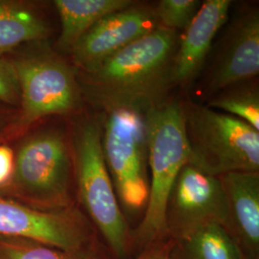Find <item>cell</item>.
<instances>
[{
	"label": "cell",
	"instance_id": "6da1fadb",
	"mask_svg": "<svg viewBox=\"0 0 259 259\" xmlns=\"http://www.w3.org/2000/svg\"><path fill=\"white\" fill-rule=\"evenodd\" d=\"M179 32L157 27L87 72H77L84 102L99 112L145 113L169 98Z\"/></svg>",
	"mask_w": 259,
	"mask_h": 259
},
{
	"label": "cell",
	"instance_id": "7a4b0ae2",
	"mask_svg": "<svg viewBox=\"0 0 259 259\" xmlns=\"http://www.w3.org/2000/svg\"><path fill=\"white\" fill-rule=\"evenodd\" d=\"M11 145L15 170L5 197L40 211L77 204L70 119L42 121Z\"/></svg>",
	"mask_w": 259,
	"mask_h": 259
},
{
	"label": "cell",
	"instance_id": "3957f363",
	"mask_svg": "<svg viewBox=\"0 0 259 259\" xmlns=\"http://www.w3.org/2000/svg\"><path fill=\"white\" fill-rule=\"evenodd\" d=\"M19 85V105L0 143L13 144L49 118L72 119L83 111L77 70L47 40L30 44L7 56Z\"/></svg>",
	"mask_w": 259,
	"mask_h": 259
},
{
	"label": "cell",
	"instance_id": "277c9868",
	"mask_svg": "<svg viewBox=\"0 0 259 259\" xmlns=\"http://www.w3.org/2000/svg\"><path fill=\"white\" fill-rule=\"evenodd\" d=\"M77 204L93 224L111 259L137 253L133 229L121 209L102 148L101 113L70 119Z\"/></svg>",
	"mask_w": 259,
	"mask_h": 259
},
{
	"label": "cell",
	"instance_id": "5b68a950",
	"mask_svg": "<svg viewBox=\"0 0 259 259\" xmlns=\"http://www.w3.org/2000/svg\"><path fill=\"white\" fill-rule=\"evenodd\" d=\"M148 144L149 199L133 237L138 252L149 243L167 238V200L181 169L189 162V150L177 99L168 98L144 113Z\"/></svg>",
	"mask_w": 259,
	"mask_h": 259
},
{
	"label": "cell",
	"instance_id": "8992f818",
	"mask_svg": "<svg viewBox=\"0 0 259 259\" xmlns=\"http://www.w3.org/2000/svg\"><path fill=\"white\" fill-rule=\"evenodd\" d=\"M190 164L213 176L259 172V132L204 104L179 100Z\"/></svg>",
	"mask_w": 259,
	"mask_h": 259
},
{
	"label": "cell",
	"instance_id": "52a82bcc",
	"mask_svg": "<svg viewBox=\"0 0 259 259\" xmlns=\"http://www.w3.org/2000/svg\"><path fill=\"white\" fill-rule=\"evenodd\" d=\"M100 113L103 154L121 209L128 221L142 218L150 188L144 113L132 109Z\"/></svg>",
	"mask_w": 259,
	"mask_h": 259
},
{
	"label": "cell",
	"instance_id": "ba28073f",
	"mask_svg": "<svg viewBox=\"0 0 259 259\" xmlns=\"http://www.w3.org/2000/svg\"><path fill=\"white\" fill-rule=\"evenodd\" d=\"M0 235L24 237L65 250L104 246L78 204L62 210L40 211L2 195Z\"/></svg>",
	"mask_w": 259,
	"mask_h": 259
},
{
	"label": "cell",
	"instance_id": "9c48e42d",
	"mask_svg": "<svg viewBox=\"0 0 259 259\" xmlns=\"http://www.w3.org/2000/svg\"><path fill=\"white\" fill-rule=\"evenodd\" d=\"M225 26L202 72L204 78L199 90L205 100L231 84L258 77V8L241 10Z\"/></svg>",
	"mask_w": 259,
	"mask_h": 259
},
{
	"label": "cell",
	"instance_id": "30bf717a",
	"mask_svg": "<svg viewBox=\"0 0 259 259\" xmlns=\"http://www.w3.org/2000/svg\"><path fill=\"white\" fill-rule=\"evenodd\" d=\"M227 217V199L219 177L186 163L168 196L167 236L178 240L210 224L224 226Z\"/></svg>",
	"mask_w": 259,
	"mask_h": 259
},
{
	"label": "cell",
	"instance_id": "8fae6325",
	"mask_svg": "<svg viewBox=\"0 0 259 259\" xmlns=\"http://www.w3.org/2000/svg\"><path fill=\"white\" fill-rule=\"evenodd\" d=\"M157 27L154 5L134 1L100 19L83 35L70 54L71 64L77 72L90 71Z\"/></svg>",
	"mask_w": 259,
	"mask_h": 259
},
{
	"label": "cell",
	"instance_id": "7c38bea8",
	"mask_svg": "<svg viewBox=\"0 0 259 259\" xmlns=\"http://www.w3.org/2000/svg\"><path fill=\"white\" fill-rule=\"evenodd\" d=\"M232 6V0H204L188 26L179 33L172 68L174 88L186 91L201 77Z\"/></svg>",
	"mask_w": 259,
	"mask_h": 259
},
{
	"label": "cell",
	"instance_id": "4fadbf2b",
	"mask_svg": "<svg viewBox=\"0 0 259 259\" xmlns=\"http://www.w3.org/2000/svg\"><path fill=\"white\" fill-rule=\"evenodd\" d=\"M228 204L224 229L246 259H259V172L219 176Z\"/></svg>",
	"mask_w": 259,
	"mask_h": 259
},
{
	"label": "cell",
	"instance_id": "5bb4252c",
	"mask_svg": "<svg viewBox=\"0 0 259 259\" xmlns=\"http://www.w3.org/2000/svg\"><path fill=\"white\" fill-rule=\"evenodd\" d=\"M51 27L38 5L25 0H0V58L30 44L48 40Z\"/></svg>",
	"mask_w": 259,
	"mask_h": 259
},
{
	"label": "cell",
	"instance_id": "9a60e30c",
	"mask_svg": "<svg viewBox=\"0 0 259 259\" xmlns=\"http://www.w3.org/2000/svg\"><path fill=\"white\" fill-rule=\"evenodd\" d=\"M133 0H55L61 31L56 41V50L70 55L83 35L100 19L131 5Z\"/></svg>",
	"mask_w": 259,
	"mask_h": 259
},
{
	"label": "cell",
	"instance_id": "2e32d148",
	"mask_svg": "<svg viewBox=\"0 0 259 259\" xmlns=\"http://www.w3.org/2000/svg\"><path fill=\"white\" fill-rule=\"evenodd\" d=\"M172 259H246L222 225L210 224L174 240Z\"/></svg>",
	"mask_w": 259,
	"mask_h": 259
},
{
	"label": "cell",
	"instance_id": "e0dca14e",
	"mask_svg": "<svg viewBox=\"0 0 259 259\" xmlns=\"http://www.w3.org/2000/svg\"><path fill=\"white\" fill-rule=\"evenodd\" d=\"M205 106L248 123L259 132L258 79L233 83L205 100Z\"/></svg>",
	"mask_w": 259,
	"mask_h": 259
},
{
	"label": "cell",
	"instance_id": "ac0fdd59",
	"mask_svg": "<svg viewBox=\"0 0 259 259\" xmlns=\"http://www.w3.org/2000/svg\"><path fill=\"white\" fill-rule=\"evenodd\" d=\"M0 259H111L106 247L65 250L38 241L0 235Z\"/></svg>",
	"mask_w": 259,
	"mask_h": 259
},
{
	"label": "cell",
	"instance_id": "d6986e66",
	"mask_svg": "<svg viewBox=\"0 0 259 259\" xmlns=\"http://www.w3.org/2000/svg\"><path fill=\"white\" fill-rule=\"evenodd\" d=\"M201 0H159L154 5L160 27L182 32L202 6Z\"/></svg>",
	"mask_w": 259,
	"mask_h": 259
},
{
	"label": "cell",
	"instance_id": "ffe728a7",
	"mask_svg": "<svg viewBox=\"0 0 259 259\" xmlns=\"http://www.w3.org/2000/svg\"><path fill=\"white\" fill-rule=\"evenodd\" d=\"M19 96V81L14 65L8 57L0 58V103L18 109Z\"/></svg>",
	"mask_w": 259,
	"mask_h": 259
},
{
	"label": "cell",
	"instance_id": "44dd1931",
	"mask_svg": "<svg viewBox=\"0 0 259 259\" xmlns=\"http://www.w3.org/2000/svg\"><path fill=\"white\" fill-rule=\"evenodd\" d=\"M15 170V152L11 144L0 143V195L9 189Z\"/></svg>",
	"mask_w": 259,
	"mask_h": 259
},
{
	"label": "cell",
	"instance_id": "7402d4cb",
	"mask_svg": "<svg viewBox=\"0 0 259 259\" xmlns=\"http://www.w3.org/2000/svg\"><path fill=\"white\" fill-rule=\"evenodd\" d=\"M173 246L174 240L169 237L154 241L139 250L133 259H172Z\"/></svg>",
	"mask_w": 259,
	"mask_h": 259
},
{
	"label": "cell",
	"instance_id": "603a6c76",
	"mask_svg": "<svg viewBox=\"0 0 259 259\" xmlns=\"http://www.w3.org/2000/svg\"><path fill=\"white\" fill-rule=\"evenodd\" d=\"M16 109H13L0 103V139L2 138L6 128L12 120Z\"/></svg>",
	"mask_w": 259,
	"mask_h": 259
}]
</instances>
